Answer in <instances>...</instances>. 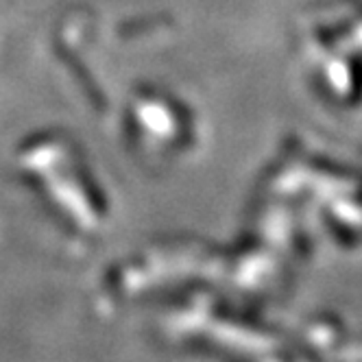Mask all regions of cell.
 <instances>
[]
</instances>
